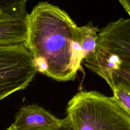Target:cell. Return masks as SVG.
<instances>
[{"instance_id": "cell-3", "label": "cell", "mask_w": 130, "mask_h": 130, "mask_svg": "<svg viewBox=\"0 0 130 130\" xmlns=\"http://www.w3.org/2000/svg\"><path fill=\"white\" fill-rule=\"evenodd\" d=\"M37 72L25 44L0 45V100L26 88Z\"/></svg>"}, {"instance_id": "cell-7", "label": "cell", "mask_w": 130, "mask_h": 130, "mask_svg": "<svg viewBox=\"0 0 130 130\" xmlns=\"http://www.w3.org/2000/svg\"><path fill=\"white\" fill-rule=\"evenodd\" d=\"M27 33L28 18L0 22V45L25 44Z\"/></svg>"}, {"instance_id": "cell-2", "label": "cell", "mask_w": 130, "mask_h": 130, "mask_svg": "<svg viewBox=\"0 0 130 130\" xmlns=\"http://www.w3.org/2000/svg\"><path fill=\"white\" fill-rule=\"evenodd\" d=\"M66 110L73 130H130V115L114 96L80 91Z\"/></svg>"}, {"instance_id": "cell-8", "label": "cell", "mask_w": 130, "mask_h": 130, "mask_svg": "<svg viewBox=\"0 0 130 130\" xmlns=\"http://www.w3.org/2000/svg\"><path fill=\"white\" fill-rule=\"evenodd\" d=\"M27 0H0V22L24 20L28 18Z\"/></svg>"}, {"instance_id": "cell-12", "label": "cell", "mask_w": 130, "mask_h": 130, "mask_svg": "<svg viewBox=\"0 0 130 130\" xmlns=\"http://www.w3.org/2000/svg\"><path fill=\"white\" fill-rule=\"evenodd\" d=\"M119 1L126 11L130 15V0H119Z\"/></svg>"}, {"instance_id": "cell-4", "label": "cell", "mask_w": 130, "mask_h": 130, "mask_svg": "<svg viewBox=\"0 0 130 130\" xmlns=\"http://www.w3.org/2000/svg\"><path fill=\"white\" fill-rule=\"evenodd\" d=\"M97 50L103 66L116 64L130 67V19L121 18L100 29Z\"/></svg>"}, {"instance_id": "cell-6", "label": "cell", "mask_w": 130, "mask_h": 130, "mask_svg": "<svg viewBox=\"0 0 130 130\" xmlns=\"http://www.w3.org/2000/svg\"><path fill=\"white\" fill-rule=\"evenodd\" d=\"M99 32L100 29L94 26L92 22L76 28L75 41L83 61L91 58L96 54Z\"/></svg>"}, {"instance_id": "cell-11", "label": "cell", "mask_w": 130, "mask_h": 130, "mask_svg": "<svg viewBox=\"0 0 130 130\" xmlns=\"http://www.w3.org/2000/svg\"><path fill=\"white\" fill-rule=\"evenodd\" d=\"M6 130H13L11 128L8 127ZM50 130H73L72 128V126H71V124H70L69 121L67 119V117H66V118L63 119V121L62 123V124L60 125L58 127H56V128Z\"/></svg>"}, {"instance_id": "cell-5", "label": "cell", "mask_w": 130, "mask_h": 130, "mask_svg": "<svg viewBox=\"0 0 130 130\" xmlns=\"http://www.w3.org/2000/svg\"><path fill=\"white\" fill-rule=\"evenodd\" d=\"M63 121V119H58L40 106L29 105L19 109L9 127L13 130H50L58 127Z\"/></svg>"}, {"instance_id": "cell-10", "label": "cell", "mask_w": 130, "mask_h": 130, "mask_svg": "<svg viewBox=\"0 0 130 130\" xmlns=\"http://www.w3.org/2000/svg\"><path fill=\"white\" fill-rule=\"evenodd\" d=\"M113 96L130 115V90L119 82H114Z\"/></svg>"}, {"instance_id": "cell-9", "label": "cell", "mask_w": 130, "mask_h": 130, "mask_svg": "<svg viewBox=\"0 0 130 130\" xmlns=\"http://www.w3.org/2000/svg\"><path fill=\"white\" fill-rule=\"evenodd\" d=\"M109 71L114 83H121L130 90V67L114 64Z\"/></svg>"}, {"instance_id": "cell-1", "label": "cell", "mask_w": 130, "mask_h": 130, "mask_svg": "<svg viewBox=\"0 0 130 130\" xmlns=\"http://www.w3.org/2000/svg\"><path fill=\"white\" fill-rule=\"evenodd\" d=\"M77 24L66 11L48 2L28 16L25 43L38 72L58 82L74 80L83 61L75 41Z\"/></svg>"}]
</instances>
